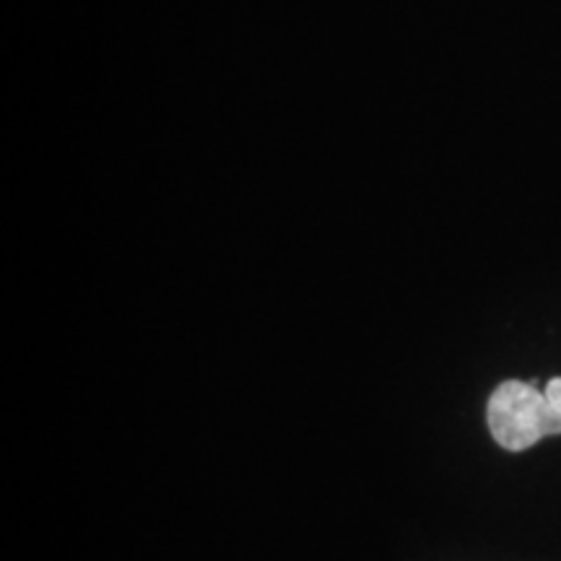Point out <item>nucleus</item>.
<instances>
[{
    "instance_id": "1",
    "label": "nucleus",
    "mask_w": 561,
    "mask_h": 561,
    "mask_svg": "<svg viewBox=\"0 0 561 561\" xmlns=\"http://www.w3.org/2000/svg\"><path fill=\"white\" fill-rule=\"evenodd\" d=\"M486 424L504 450L523 453L546 437L543 392L530 382L507 380L491 392Z\"/></svg>"
},
{
    "instance_id": "2",
    "label": "nucleus",
    "mask_w": 561,
    "mask_h": 561,
    "mask_svg": "<svg viewBox=\"0 0 561 561\" xmlns=\"http://www.w3.org/2000/svg\"><path fill=\"white\" fill-rule=\"evenodd\" d=\"M543 426L546 437L561 434V377H553L543 388Z\"/></svg>"
}]
</instances>
